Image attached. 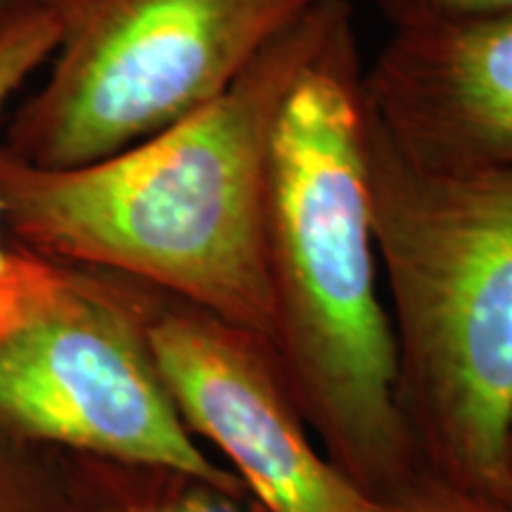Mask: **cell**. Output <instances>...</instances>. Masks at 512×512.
<instances>
[{"label": "cell", "mask_w": 512, "mask_h": 512, "mask_svg": "<svg viewBox=\"0 0 512 512\" xmlns=\"http://www.w3.org/2000/svg\"><path fill=\"white\" fill-rule=\"evenodd\" d=\"M363 136L415 463L512 498V169L425 166L368 112Z\"/></svg>", "instance_id": "cell-3"}, {"label": "cell", "mask_w": 512, "mask_h": 512, "mask_svg": "<svg viewBox=\"0 0 512 512\" xmlns=\"http://www.w3.org/2000/svg\"><path fill=\"white\" fill-rule=\"evenodd\" d=\"M60 29L41 0L17 5L0 15V110L31 74L55 55ZM10 252L0 245V271Z\"/></svg>", "instance_id": "cell-9"}, {"label": "cell", "mask_w": 512, "mask_h": 512, "mask_svg": "<svg viewBox=\"0 0 512 512\" xmlns=\"http://www.w3.org/2000/svg\"><path fill=\"white\" fill-rule=\"evenodd\" d=\"M0 512H36L29 508L27 496L3 470H0Z\"/></svg>", "instance_id": "cell-12"}, {"label": "cell", "mask_w": 512, "mask_h": 512, "mask_svg": "<svg viewBox=\"0 0 512 512\" xmlns=\"http://www.w3.org/2000/svg\"><path fill=\"white\" fill-rule=\"evenodd\" d=\"M93 460L91 512H264L249 494L185 472Z\"/></svg>", "instance_id": "cell-8"}, {"label": "cell", "mask_w": 512, "mask_h": 512, "mask_svg": "<svg viewBox=\"0 0 512 512\" xmlns=\"http://www.w3.org/2000/svg\"><path fill=\"white\" fill-rule=\"evenodd\" d=\"M363 512H512V498L470 489L415 465L392 489L366 496Z\"/></svg>", "instance_id": "cell-10"}, {"label": "cell", "mask_w": 512, "mask_h": 512, "mask_svg": "<svg viewBox=\"0 0 512 512\" xmlns=\"http://www.w3.org/2000/svg\"><path fill=\"white\" fill-rule=\"evenodd\" d=\"M150 294L124 275L10 252L0 271V425L247 494L197 444L159 375L147 344Z\"/></svg>", "instance_id": "cell-4"}, {"label": "cell", "mask_w": 512, "mask_h": 512, "mask_svg": "<svg viewBox=\"0 0 512 512\" xmlns=\"http://www.w3.org/2000/svg\"><path fill=\"white\" fill-rule=\"evenodd\" d=\"M392 29L437 27L512 12V0H375Z\"/></svg>", "instance_id": "cell-11"}, {"label": "cell", "mask_w": 512, "mask_h": 512, "mask_svg": "<svg viewBox=\"0 0 512 512\" xmlns=\"http://www.w3.org/2000/svg\"><path fill=\"white\" fill-rule=\"evenodd\" d=\"M22 3H29V0H0V15L12 8H17V5H22Z\"/></svg>", "instance_id": "cell-13"}, {"label": "cell", "mask_w": 512, "mask_h": 512, "mask_svg": "<svg viewBox=\"0 0 512 512\" xmlns=\"http://www.w3.org/2000/svg\"><path fill=\"white\" fill-rule=\"evenodd\" d=\"M60 41L5 147L76 169L200 112L316 0H41Z\"/></svg>", "instance_id": "cell-5"}, {"label": "cell", "mask_w": 512, "mask_h": 512, "mask_svg": "<svg viewBox=\"0 0 512 512\" xmlns=\"http://www.w3.org/2000/svg\"><path fill=\"white\" fill-rule=\"evenodd\" d=\"M361 91L368 117L415 162L512 169V12L394 29Z\"/></svg>", "instance_id": "cell-7"}, {"label": "cell", "mask_w": 512, "mask_h": 512, "mask_svg": "<svg viewBox=\"0 0 512 512\" xmlns=\"http://www.w3.org/2000/svg\"><path fill=\"white\" fill-rule=\"evenodd\" d=\"M349 22L351 0H316L221 98L98 162L41 169L0 143V221L24 249L155 287L273 347L275 128L294 83Z\"/></svg>", "instance_id": "cell-1"}, {"label": "cell", "mask_w": 512, "mask_h": 512, "mask_svg": "<svg viewBox=\"0 0 512 512\" xmlns=\"http://www.w3.org/2000/svg\"><path fill=\"white\" fill-rule=\"evenodd\" d=\"M361 76L349 22L287 95L268 164L266 268L287 387L330 463L377 496L418 463L377 290Z\"/></svg>", "instance_id": "cell-2"}, {"label": "cell", "mask_w": 512, "mask_h": 512, "mask_svg": "<svg viewBox=\"0 0 512 512\" xmlns=\"http://www.w3.org/2000/svg\"><path fill=\"white\" fill-rule=\"evenodd\" d=\"M147 344L185 427L264 512H363L306 425L266 339L152 287Z\"/></svg>", "instance_id": "cell-6"}]
</instances>
